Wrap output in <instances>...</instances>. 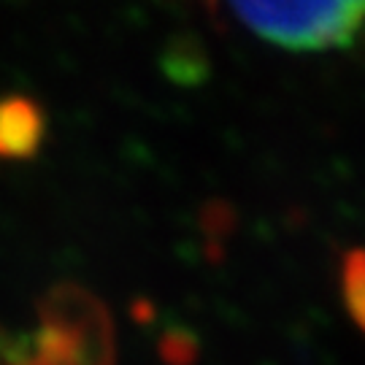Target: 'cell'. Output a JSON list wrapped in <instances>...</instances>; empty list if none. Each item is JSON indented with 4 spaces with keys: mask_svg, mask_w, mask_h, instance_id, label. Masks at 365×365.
I'll return each instance as SVG.
<instances>
[{
    "mask_svg": "<svg viewBox=\"0 0 365 365\" xmlns=\"http://www.w3.org/2000/svg\"><path fill=\"white\" fill-rule=\"evenodd\" d=\"M0 365H114V322L90 289L63 282L38 303V327L0 341Z\"/></svg>",
    "mask_w": 365,
    "mask_h": 365,
    "instance_id": "obj_1",
    "label": "cell"
},
{
    "mask_svg": "<svg viewBox=\"0 0 365 365\" xmlns=\"http://www.w3.org/2000/svg\"><path fill=\"white\" fill-rule=\"evenodd\" d=\"M230 14L260 38L292 52L346 49L365 27V0L235 3Z\"/></svg>",
    "mask_w": 365,
    "mask_h": 365,
    "instance_id": "obj_2",
    "label": "cell"
},
{
    "mask_svg": "<svg viewBox=\"0 0 365 365\" xmlns=\"http://www.w3.org/2000/svg\"><path fill=\"white\" fill-rule=\"evenodd\" d=\"M46 119L36 101L25 95L0 98V160H25L41 149Z\"/></svg>",
    "mask_w": 365,
    "mask_h": 365,
    "instance_id": "obj_3",
    "label": "cell"
},
{
    "mask_svg": "<svg viewBox=\"0 0 365 365\" xmlns=\"http://www.w3.org/2000/svg\"><path fill=\"white\" fill-rule=\"evenodd\" d=\"M165 71L179 84H200L209 78V54L200 46V41L190 36L170 41L165 52Z\"/></svg>",
    "mask_w": 365,
    "mask_h": 365,
    "instance_id": "obj_4",
    "label": "cell"
},
{
    "mask_svg": "<svg viewBox=\"0 0 365 365\" xmlns=\"http://www.w3.org/2000/svg\"><path fill=\"white\" fill-rule=\"evenodd\" d=\"M341 298L354 325L365 333V249L354 247L341 257Z\"/></svg>",
    "mask_w": 365,
    "mask_h": 365,
    "instance_id": "obj_5",
    "label": "cell"
},
{
    "mask_svg": "<svg viewBox=\"0 0 365 365\" xmlns=\"http://www.w3.org/2000/svg\"><path fill=\"white\" fill-rule=\"evenodd\" d=\"M163 354L170 365H190L197 354V344L187 330H173L163 341Z\"/></svg>",
    "mask_w": 365,
    "mask_h": 365,
    "instance_id": "obj_6",
    "label": "cell"
}]
</instances>
